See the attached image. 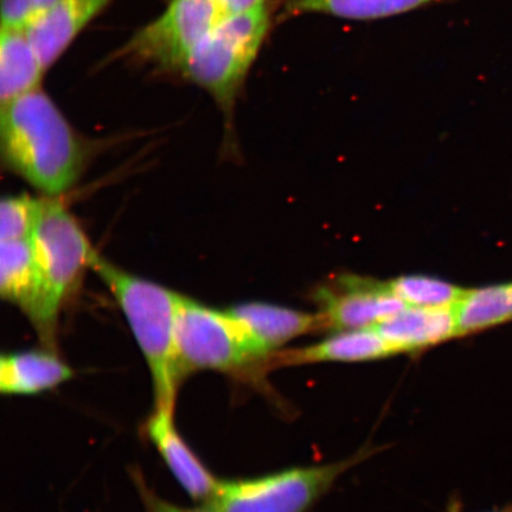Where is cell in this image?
<instances>
[{
  "label": "cell",
  "instance_id": "cell-1",
  "mask_svg": "<svg viewBox=\"0 0 512 512\" xmlns=\"http://www.w3.org/2000/svg\"><path fill=\"white\" fill-rule=\"evenodd\" d=\"M0 140L9 169L47 197L72 189L85 166V144L41 87L2 104Z\"/></svg>",
  "mask_w": 512,
  "mask_h": 512
},
{
  "label": "cell",
  "instance_id": "cell-2",
  "mask_svg": "<svg viewBox=\"0 0 512 512\" xmlns=\"http://www.w3.org/2000/svg\"><path fill=\"white\" fill-rule=\"evenodd\" d=\"M91 270L98 274L123 310L151 371L156 409L174 411L183 380L176 348V326L181 294L137 277L96 252Z\"/></svg>",
  "mask_w": 512,
  "mask_h": 512
},
{
  "label": "cell",
  "instance_id": "cell-3",
  "mask_svg": "<svg viewBox=\"0 0 512 512\" xmlns=\"http://www.w3.org/2000/svg\"><path fill=\"white\" fill-rule=\"evenodd\" d=\"M31 245L36 286L25 315L47 347H53L62 307L82 274L91 270L96 251L79 222L56 197L42 200Z\"/></svg>",
  "mask_w": 512,
  "mask_h": 512
},
{
  "label": "cell",
  "instance_id": "cell-4",
  "mask_svg": "<svg viewBox=\"0 0 512 512\" xmlns=\"http://www.w3.org/2000/svg\"><path fill=\"white\" fill-rule=\"evenodd\" d=\"M271 25L268 0L228 12L192 51L181 75L206 89L224 112L232 111Z\"/></svg>",
  "mask_w": 512,
  "mask_h": 512
},
{
  "label": "cell",
  "instance_id": "cell-5",
  "mask_svg": "<svg viewBox=\"0 0 512 512\" xmlns=\"http://www.w3.org/2000/svg\"><path fill=\"white\" fill-rule=\"evenodd\" d=\"M369 453L328 465L296 467L273 475L219 482L207 505L216 512H306L336 480Z\"/></svg>",
  "mask_w": 512,
  "mask_h": 512
},
{
  "label": "cell",
  "instance_id": "cell-6",
  "mask_svg": "<svg viewBox=\"0 0 512 512\" xmlns=\"http://www.w3.org/2000/svg\"><path fill=\"white\" fill-rule=\"evenodd\" d=\"M176 348L183 376L196 370L233 371L262 362L232 313L179 296Z\"/></svg>",
  "mask_w": 512,
  "mask_h": 512
},
{
  "label": "cell",
  "instance_id": "cell-7",
  "mask_svg": "<svg viewBox=\"0 0 512 512\" xmlns=\"http://www.w3.org/2000/svg\"><path fill=\"white\" fill-rule=\"evenodd\" d=\"M226 14L217 0H171L163 14L138 30L120 53L181 74L192 51Z\"/></svg>",
  "mask_w": 512,
  "mask_h": 512
},
{
  "label": "cell",
  "instance_id": "cell-8",
  "mask_svg": "<svg viewBox=\"0 0 512 512\" xmlns=\"http://www.w3.org/2000/svg\"><path fill=\"white\" fill-rule=\"evenodd\" d=\"M342 287V292L319 293L323 329L339 332L373 328L407 307L389 291L387 283L349 277Z\"/></svg>",
  "mask_w": 512,
  "mask_h": 512
},
{
  "label": "cell",
  "instance_id": "cell-9",
  "mask_svg": "<svg viewBox=\"0 0 512 512\" xmlns=\"http://www.w3.org/2000/svg\"><path fill=\"white\" fill-rule=\"evenodd\" d=\"M113 0H56L25 31L43 67L48 70L61 59L87 25Z\"/></svg>",
  "mask_w": 512,
  "mask_h": 512
},
{
  "label": "cell",
  "instance_id": "cell-10",
  "mask_svg": "<svg viewBox=\"0 0 512 512\" xmlns=\"http://www.w3.org/2000/svg\"><path fill=\"white\" fill-rule=\"evenodd\" d=\"M228 311L238 320L262 362H267L268 357L291 339L323 329L319 315L278 305L246 303L230 307Z\"/></svg>",
  "mask_w": 512,
  "mask_h": 512
},
{
  "label": "cell",
  "instance_id": "cell-11",
  "mask_svg": "<svg viewBox=\"0 0 512 512\" xmlns=\"http://www.w3.org/2000/svg\"><path fill=\"white\" fill-rule=\"evenodd\" d=\"M401 351L373 328L339 331L309 347L275 351L268 358L271 367L303 366L322 362H364L380 360Z\"/></svg>",
  "mask_w": 512,
  "mask_h": 512
},
{
  "label": "cell",
  "instance_id": "cell-12",
  "mask_svg": "<svg viewBox=\"0 0 512 512\" xmlns=\"http://www.w3.org/2000/svg\"><path fill=\"white\" fill-rule=\"evenodd\" d=\"M453 307L407 306L373 329L401 354L434 347L458 337Z\"/></svg>",
  "mask_w": 512,
  "mask_h": 512
},
{
  "label": "cell",
  "instance_id": "cell-13",
  "mask_svg": "<svg viewBox=\"0 0 512 512\" xmlns=\"http://www.w3.org/2000/svg\"><path fill=\"white\" fill-rule=\"evenodd\" d=\"M149 437L168 464L172 475L176 477L185 491L194 498L208 502L217 488V480L197 459L189 446L178 434L172 419V412L155 409L149 424Z\"/></svg>",
  "mask_w": 512,
  "mask_h": 512
},
{
  "label": "cell",
  "instance_id": "cell-14",
  "mask_svg": "<svg viewBox=\"0 0 512 512\" xmlns=\"http://www.w3.org/2000/svg\"><path fill=\"white\" fill-rule=\"evenodd\" d=\"M73 371L51 351H23L0 360V390L4 394L30 395L60 386Z\"/></svg>",
  "mask_w": 512,
  "mask_h": 512
},
{
  "label": "cell",
  "instance_id": "cell-15",
  "mask_svg": "<svg viewBox=\"0 0 512 512\" xmlns=\"http://www.w3.org/2000/svg\"><path fill=\"white\" fill-rule=\"evenodd\" d=\"M46 68L25 29L2 27L0 35V100L2 104L40 88Z\"/></svg>",
  "mask_w": 512,
  "mask_h": 512
},
{
  "label": "cell",
  "instance_id": "cell-16",
  "mask_svg": "<svg viewBox=\"0 0 512 512\" xmlns=\"http://www.w3.org/2000/svg\"><path fill=\"white\" fill-rule=\"evenodd\" d=\"M444 0H279L280 19L323 14L352 21H374L405 14Z\"/></svg>",
  "mask_w": 512,
  "mask_h": 512
},
{
  "label": "cell",
  "instance_id": "cell-17",
  "mask_svg": "<svg viewBox=\"0 0 512 512\" xmlns=\"http://www.w3.org/2000/svg\"><path fill=\"white\" fill-rule=\"evenodd\" d=\"M458 337L512 322V281L471 288L454 305Z\"/></svg>",
  "mask_w": 512,
  "mask_h": 512
},
{
  "label": "cell",
  "instance_id": "cell-18",
  "mask_svg": "<svg viewBox=\"0 0 512 512\" xmlns=\"http://www.w3.org/2000/svg\"><path fill=\"white\" fill-rule=\"evenodd\" d=\"M36 286V266L31 239L0 243V293L24 313Z\"/></svg>",
  "mask_w": 512,
  "mask_h": 512
},
{
  "label": "cell",
  "instance_id": "cell-19",
  "mask_svg": "<svg viewBox=\"0 0 512 512\" xmlns=\"http://www.w3.org/2000/svg\"><path fill=\"white\" fill-rule=\"evenodd\" d=\"M389 291L411 307H453L465 288L427 275H403L387 283Z\"/></svg>",
  "mask_w": 512,
  "mask_h": 512
},
{
  "label": "cell",
  "instance_id": "cell-20",
  "mask_svg": "<svg viewBox=\"0 0 512 512\" xmlns=\"http://www.w3.org/2000/svg\"><path fill=\"white\" fill-rule=\"evenodd\" d=\"M42 200L29 195L5 197L0 206V240H30L34 233Z\"/></svg>",
  "mask_w": 512,
  "mask_h": 512
},
{
  "label": "cell",
  "instance_id": "cell-21",
  "mask_svg": "<svg viewBox=\"0 0 512 512\" xmlns=\"http://www.w3.org/2000/svg\"><path fill=\"white\" fill-rule=\"evenodd\" d=\"M56 0H2V27L25 29Z\"/></svg>",
  "mask_w": 512,
  "mask_h": 512
},
{
  "label": "cell",
  "instance_id": "cell-22",
  "mask_svg": "<svg viewBox=\"0 0 512 512\" xmlns=\"http://www.w3.org/2000/svg\"><path fill=\"white\" fill-rule=\"evenodd\" d=\"M151 512H216L213 509L209 508L208 505L204 508L197 509H184L175 507V505L160 502L159 499H155L151 503Z\"/></svg>",
  "mask_w": 512,
  "mask_h": 512
},
{
  "label": "cell",
  "instance_id": "cell-23",
  "mask_svg": "<svg viewBox=\"0 0 512 512\" xmlns=\"http://www.w3.org/2000/svg\"><path fill=\"white\" fill-rule=\"evenodd\" d=\"M227 12H238L252 8L259 0H217Z\"/></svg>",
  "mask_w": 512,
  "mask_h": 512
},
{
  "label": "cell",
  "instance_id": "cell-24",
  "mask_svg": "<svg viewBox=\"0 0 512 512\" xmlns=\"http://www.w3.org/2000/svg\"><path fill=\"white\" fill-rule=\"evenodd\" d=\"M495 512H512V503L508 504L507 507H504L502 510H498Z\"/></svg>",
  "mask_w": 512,
  "mask_h": 512
}]
</instances>
